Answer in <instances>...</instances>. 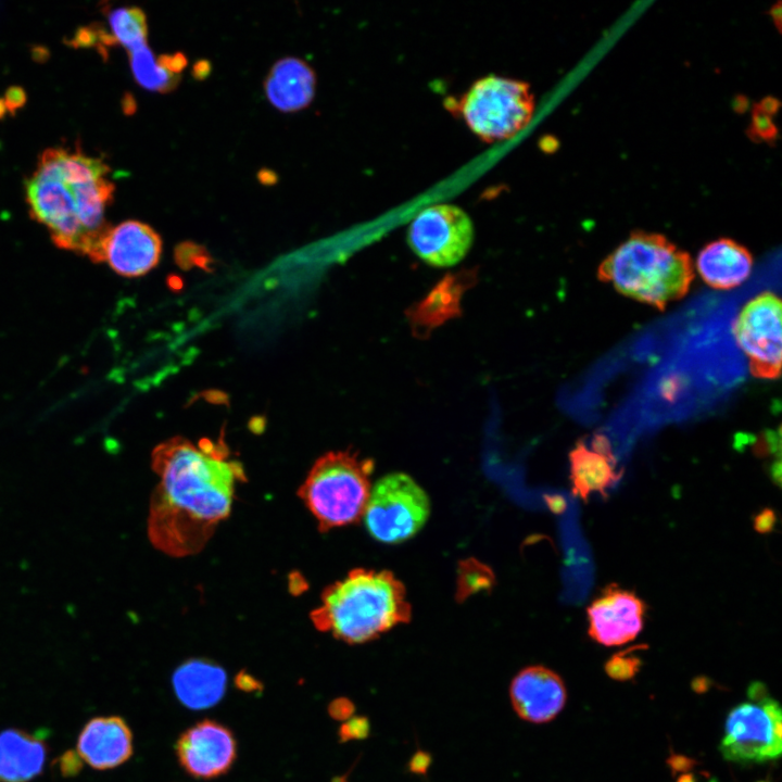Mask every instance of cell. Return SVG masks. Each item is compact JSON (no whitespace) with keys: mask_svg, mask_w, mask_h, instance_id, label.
<instances>
[{"mask_svg":"<svg viewBox=\"0 0 782 782\" xmlns=\"http://www.w3.org/2000/svg\"><path fill=\"white\" fill-rule=\"evenodd\" d=\"M151 467L159 477L149 504L151 544L172 557L200 553L230 515L236 487L247 481L243 465L225 442L173 437L154 447Z\"/></svg>","mask_w":782,"mask_h":782,"instance_id":"obj_1","label":"cell"},{"mask_svg":"<svg viewBox=\"0 0 782 782\" xmlns=\"http://www.w3.org/2000/svg\"><path fill=\"white\" fill-rule=\"evenodd\" d=\"M109 173L100 159L48 149L26 182L30 213L48 228L53 242L93 262L110 228L104 217L114 193Z\"/></svg>","mask_w":782,"mask_h":782,"instance_id":"obj_2","label":"cell"},{"mask_svg":"<svg viewBox=\"0 0 782 782\" xmlns=\"http://www.w3.org/2000/svg\"><path fill=\"white\" fill-rule=\"evenodd\" d=\"M412 606L404 584L389 570L355 568L321 593L310 619L320 632L348 644L373 641L407 623Z\"/></svg>","mask_w":782,"mask_h":782,"instance_id":"obj_3","label":"cell"},{"mask_svg":"<svg viewBox=\"0 0 782 782\" xmlns=\"http://www.w3.org/2000/svg\"><path fill=\"white\" fill-rule=\"evenodd\" d=\"M598 278L626 297L664 310L688 293L694 270L690 255L666 237L641 231L601 263Z\"/></svg>","mask_w":782,"mask_h":782,"instance_id":"obj_4","label":"cell"},{"mask_svg":"<svg viewBox=\"0 0 782 782\" xmlns=\"http://www.w3.org/2000/svg\"><path fill=\"white\" fill-rule=\"evenodd\" d=\"M375 463L348 451L328 452L298 490L321 532L358 521L371 490Z\"/></svg>","mask_w":782,"mask_h":782,"instance_id":"obj_5","label":"cell"},{"mask_svg":"<svg viewBox=\"0 0 782 782\" xmlns=\"http://www.w3.org/2000/svg\"><path fill=\"white\" fill-rule=\"evenodd\" d=\"M455 105L477 137L494 142L512 138L528 125L534 99L527 83L488 75L476 80Z\"/></svg>","mask_w":782,"mask_h":782,"instance_id":"obj_6","label":"cell"},{"mask_svg":"<svg viewBox=\"0 0 782 782\" xmlns=\"http://www.w3.org/2000/svg\"><path fill=\"white\" fill-rule=\"evenodd\" d=\"M430 515L426 491L408 475L388 474L371 487L363 514L368 533L384 544L415 537Z\"/></svg>","mask_w":782,"mask_h":782,"instance_id":"obj_7","label":"cell"},{"mask_svg":"<svg viewBox=\"0 0 782 782\" xmlns=\"http://www.w3.org/2000/svg\"><path fill=\"white\" fill-rule=\"evenodd\" d=\"M469 215L454 204H434L420 211L411 222L407 242L424 262L450 267L463 260L474 242Z\"/></svg>","mask_w":782,"mask_h":782,"instance_id":"obj_8","label":"cell"},{"mask_svg":"<svg viewBox=\"0 0 782 782\" xmlns=\"http://www.w3.org/2000/svg\"><path fill=\"white\" fill-rule=\"evenodd\" d=\"M781 709L773 698L742 703L728 715L720 751L734 762H762L781 754Z\"/></svg>","mask_w":782,"mask_h":782,"instance_id":"obj_9","label":"cell"},{"mask_svg":"<svg viewBox=\"0 0 782 782\" xmlns=\"http://www.w3.org/2000/svg\"><path fill=\"white\" fill-rule=\"evenodd\" d=\"M733 333L753 376L761 379L780 376L781 300L777 294L766 291L749 300L734 321Z\"/></svg>","mask_w":782,"mask_h":782,"instance_id":"obj_10","label":"cell"},{"mask_svg":"<svg viewBox=\"0 0 782 782\" xmlns=\"http://www.w3.org/2000/svg\"><path fill=\"white\" fill-rule=\"evenodd\" d=\"M646 605L635 592L611 583L586 609L589 635L606 646L634 640L643 629Z\"/></svg>","mask_w":782,"mask_h":782,"instance_id":"obj_11","label":"cell"},{"mask_svg":"<svg viewBox=\"0 0 782 782\" xmlns=\"http://www.w3.org/2000/svg\"><path fill=\"white\" fill-rule=\"evenodd\" d=\"M160 236L147 224L126 220L110 227L99 247L96 262H105L118 275L139 277L159 263Z\"/></svg>","mask_w":782,"mask_h":782,"instance_id":"obj_12","label":"cell"},{"mask_svg":"<svg viewBox=\"0 0 782 782\" xmlns=\"http://www.w3.org/2000/svg\"><path fill=\"white\" fill-rule=\"evenodd\" d=\"M176 753L188 773L211 779L225 773L232 765L236 758V741L223 724L204 720L180 735Z\"/></svg>","mask_w":782,"mask_h":782,"instance_id":"obj_13","label":"cell"},{"mask_svg":"<svg viewBox=\"0 0 782 782\" xmlns=\"http://www.w3.org/2000/svg\"><path fill=\"white\" fill-rule=\"evenodd\" d=\"M509 696L516 714L524 720L544 723L564 708L567 693L562 678L553 670L529 666L512 680Z\"/></svg>","mask_w":782,"mask_h":782,"instance_id":"obj_14","label":"cell"},{"mask_svg":"<svg viewBox=\"0 0 782 782\" xmlns=\"http://www.w3.org/2000/svg\"><path fill=\"white\" fill-rule=\"evenodd\" d=\"M569 465L572 494L583 501L593 493L606 496L623 474L604 434H595L590 445L584 441L576 443Z\"/></svg>","mask_w":782,"mask_h":782,"instance_id":"obj_15","label":"cell"},{"mask_svg":"<svg viewBox=\"0 0 782 782\" xmlns=\"http://www.w3.org/2000/svg\"><path fill=\"white\" fill-rule=\"evenodd\" d=\"M77 754L93 769L115 768L133 754L131 731L121 717L93 718L78 735Z\"/></svg>","mask_w":782,"mask_h":782,"instance_id":"obj_16","label":"cell"},{"mask_svg":"<svg viewBox=\"0 0 782 782\" xmlns=\"http://www.w3.org/2000/svg\"><path fill=\"white\" fill-rule=\"evenodd\" d=\"M315 87L313 68L293 56L278 60L264 81L266 98L274 108L285 113L306 108L314 98Z\"/></svg>","mask_w":782,"mask_h":782,"instance_id":"obj_17","label":"cell"},{"mask_svg":"<svg viewBox=\"0 0 782 782\" xmlns=\"http://www.w3.org/2000/svg\"><path fill=\"white\" fill-rule=\"evenodd\" d=\"M753 257L748 250L732 239L721 238L706 244L696 257V269L706 285L715 289H732L751 275Z\"/></svg>","mask_w":782,"mask_h":782,"instance_id":"obj_18","label":"cell"},{"mask_svg":"<svg viewBox=\"0 0 782 782\" xmlns=\"http://www.w3.org/2000/svg\"><path fill=\"white\" fill-rule=\"evenodd\" d=\"M226 682L225 670L205 659H189L173 674L176 696L186 707L194 710L217 704L225 694Z\"/></svg>","mask_w":782,"mask_h":782,"instance_id":"obj_19","label":"cell"},{"mask_svg":"<svg viewBox=\"0 0 782 782\" xmlns=\"http://www.w3.org/2000/svg\"><path fill=\"white\" fill-rule=\"evenodd\" d=\"M46 759L41 739L20 729L0 732V782H30L42 772Z\"/></svg>","mask_w":782,"mask_h":782,"instance_id":"obj_20","label":"cell"},{"mask_svg":"<svg viewBox=\"0 0 782 782\" xmlns=\"http://www.w3.org/2000/svg\"><path fill=\"white\" fill-rule=\"evenodd\" d=\"M129 61L136 81L150 91L168 92L180 80V73L187 65L181 52L154 56L146 45L129 52Z\"/></svg>","mask_w":782,"mask_h":782,"instance_id":"obj_21","label":"cell"},{"mask_svg":"<svg viewBox=\"0 0 782 782\" xmlns=\"http://www.w3.org/2000/svg\"><path fill=\"white\" fill-rule=\"evenodd\" d=\"M467 278L459 273L445 277L437 285L409 314L415 328L430 329L459 313V300Z\"/></svg>","mask_w":782,"mask_h":782,"instance_id":"obj_22","label":"cell"},{"mask_svg":"<svg viewBox=\"0 0 782 782\" xmlns=\"http://www.w3.org/2000/svg\"><path fill=\"white\" fill-rule=\"evenodd\" d=\"M110 36L113 43H119L129 52L148 41V24L146 14L138 8H119L112 10L108 16Z\"/></svg>","mask_w":782,"mask_h":782,"instance_id":"obj_23","label":"cell"},{"mask_svg":"<svg viewBox=\"0 0 782 782\" xmlns=\"http://www.w3.org/2000/svg\"><path fill=\"white\" fill-rule=\"evenodd\" d=\"M634 646L614 654L604 666L607 676L614 680H631L639 672L641 658L632 653Z\"/></svg>","mask_w":782,"mask_h":782,"instance_id":"obj_24","label":"cell"},{"mask_svg":"<svg viewBox=\"0 0 782 782\" xmlns=\"http://www.w3.org/2000/svg\"><path fill=\"white\" fill-rule=\"evenodd\" d=\"M370 732V722L366 717L357 716L345 720L339 731L342 741L366 739Z\"/></svg>","mask_w":782,"mask_h":782,"instance_id":"obj_25","label":"cell"},{"mask_svg":"<svg viewBox=\"0 0 782 782\" xmlns=\"http://www.w3.org/2000/svg\"><path fill=\"white\" fill-rule=\"evenodd\" d=\"M777 515L771 508H762L753 519V527L760 534H768L774 530L777 524Z\"/></svg>","mask_w":782,"mask_h":782,"instance_id":"obj_26","label":"cell"},{"mask_svg":"<svg viewBox=\"0 0 782 782\" xmlns=\"http://www.w3.org/2000/svg\"><path fill=\"white\" fill-rule=\"evenodd\" d=\"M355 707L353 703L344 697L337 698L329 706V714L339 720H348L351 718Z\"/></svg>","mask_w":782,"mask_h":782,"instance_id":"obj_27","label":"cell"},{"mask_svg":"<svg viewBox=\"0 0 782 782\" xmlns=\"http://www.w3.org/2000/svg\"><path fill=\"white\" fill-rule=\"evenodd\" d=\"M81 758L77 753L67 752L60 758V769L65 775H73L78 773L81 768Z\"/></svg>","mask_w":782,"mask_h":782,"instance_id":"obj_28","label":"cell"},{"mask_svg":"<svg viewBox=\"0 0 782 782\" xmlns=\"http://www.w3.org/2000/svg\"><path fill=\"white\" fill-rule=\"evenodd\" d=\"M672 774L683 772L686 773L690 769H692L695 765V760L684 756V755H677L671 754V756L667 760Z\"/></svg>","mask_w":782,"mask_h":782,"instance_id":"obj_29","label":"cell"},{"mask_svg":"<svg viewBox=\"0 0 782 782\" xmlns=\"http://www.w3.org/2000/svg\"><path fill=\"white\" fill-rule=\"evenodd\" d=\"M431 764V756L422 751H418L409 761V770L417 774H424Z\"/></svg>","mask_w":782,"mask_h":782,"instance_id":"obj_30","label":"cell"},{"mask_svg":"<svg viewBox=\"0 0 782 782\" xmlns=\"http://www.w3.org/2000/svg\"><path fill=\"white\" fill-rule=\"evenodd\" d=\"M748 696L754 702H758L768 696L765 685L756 682L748 688Z\"/></svg>","mask_w":782,"mask_h":782,"instance_id":"obj_31","label":"cell"},{"mask_svg":"<svg viewBox=\"0 0 782 782\" xmlns=\"http://www.w3.org/2000/svg\"><path fill=\"white\" fill-rule=\"evenodd\" d=\"M677 782H695V777L692 773H682Z\"/></svg>","mask_w":782,"mask_h":782,"instance_id":"obj_32","label":"cell"}]
</instances>
